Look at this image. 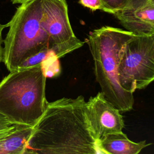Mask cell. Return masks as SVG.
Returning <instances> with one entry per match:
<instances>
[{
	"instance_id": "8",
	"label": "cell",
	"mask_w": 154,
	"mask_h": 154,
	"mask_svg": "<svg viewBox=\"0 0 154 154\" xmlns=\"http://www.w3.org/2000/svg\"><path fill=\"white\" fill-rule=\"evenodd\" d=\"M114 15L126 30L135 35L154 32V4L150 0H131Z\"/></svg>"
},
{
	"instance_id": "3",
	"label": "cell",
	"mask_w": 154,
	"mask_h": 154,
	"mask_svg": "<svg viewBox=\"0 0 154 154\" xmlns=\"http://www.w3.org/2000/svg\"><path fill=\"white\" fill-rule=\"evenodd\" d=\"M135 35L128 30L105 26L91 31L86 39L102 92L122 112L131 110L134 99L133 93L125 90L119 82V54L123 45Z\"/></svg>"
},
{
	"instance_id": "11",
	"label": "cell",
	"mask_w": 154,
	"mask_h": 154,
	"mask_svg": "<svg viewBox=\"0 0 154 154\" xmlns=\"http://www.w3.org/2000/svg\"><path fill=\"white\" fill-rule=\"evenodd\" d=\"M58 58L49 50L45 60L41 63L42 67L46 78H52L58 75L60 73V65Z\"/></svg>"
},
{
	"instance_id": "19",
	"label": "cell",
	"mask_w": 154,
	"mask_h": 154,
	"mask_svg": "<svg viewBox=\"0 0 154 154\" xmlns=\"http://www.w3.org/2000/svg\"><path fill=\"white\" fill-rule=\"evenodd\" d=\"M153 33H154V32H153Z\"/></svg>"
},
{
	"instance_id": "18",
	"label": "cell",
	"mask_w": 154,
	"mask_h": 154,
	"mask_svg": "<svg viewBox=\"0 0 154 154\" xmlns=\"http://www.w3.org/2000/svg\"><path fill=\"white\" fill-rule=\"evenodd\" d=\"M150 1L152 3H153V4H154V0H150Z\"/></svg>"
},
{
	"instance_id": "9",
	"label": "cell",
	"mask_w": 154,
	"mask_h": 154,
	"mask_svg": "<svg viewBox=\"0 0 154 154\" xmlns=\"http://www.w3.org/2000/svg\"><path fill=\"white\" fill-rule=\"evenodd\" d=\"M150 144L146 140L134 142L123 131L106 134L99 140L103 154H137Z\"/></svg>"
},
{
	"instance_id": "4",
	"label": "cell",
	"mask_w": 154,
	"mask_h": 154,
	"mask_svg": "<svg viewBox=\"0 0 154 154\" xmlns=\"http://www.w3.org/2000/svg\"><path fill=\"white\" fill-rule=\"evenodd\" d=\"M7 25L2 62L10 72L32 56L49 50L48 35L42 23V0L21 4Z\"/></svg>"
},
{
	"instance_id": "12",
	"label": "cell",
	"mask_w": 154,
	"mask_h": 154,
	"mask_svg": "<svg viewBox=\"0 0 154 154\" xmlns=\"http://www.w3.org/2000/svg\"><path fill=\"white\" fill-rule=\"evenodd\" d=\"M22 125H18L10 121L7 117L0 114V142L3 141Z\"/></svg>"
},
{
	"instance_id": "17",
	"label": "cell",
	"mask_w": 154,
	"mask_h": 154,
	"mask_svg": "<svg viewBox=\"0 0 154 154\" xmlns=\"http://www.w3.org/2000/svg\"><path fill=\"white\" fill-rule=\"evenodd\" d=\"M29 1H31V0H11L12 4H21L22 3L26 2Z\"/></svg>"
},
{
	"instance_id": "16",
	"label": "cell",
	"mask_w": 154,
	"mask_h": 154,
	"mask_svg": "<svg viewBox=\"0 0 154 154\" xmlns=\"http://www.w3.org/2000/svg\"><path fill=\"white\" fill-rule=\"evenodd\" d=\"M7 27H8L7 23L5 25L0 23V63L2 61V58H3V48L2 46V43L3 40L2 38V33L3 29Z\"/></svg>"
},
{
	"instance_id": "13",
	"label": "cell",
	"mask_w": 154,
	"mask_h": 154,
	"mask_svg": "<svg viewBox=\"0 0 154 154\" xmlns=\"http://www.w3.org/2000/svg\"><path fill=\"white\" fill-rule=\"evenodd\" d=\"M103 11L115 14L116 12L125 8L131 0H100Z\"/></svg>"
},
{
	"instance_id": "10",
	"label": "cell",
	"mask_w": 154,
	"mask_h": 154,
	"mask_svg": "<svg viewBox=\"0 0 154 154\" xmlns=\"http://www.w3.org/2000/svg\"><path fill=\"white\" fill-rule=\"evenodd\" d=\"M32 129L30 126L20 125L15 132L0 142V154H26Z\"/></svg>"
},
{
	"instance_id": "6",
	"label": "cell",
	"mask_w": 154,
	"mask_h": 154,
	"mask_svg": "<svg viewBox=\"0 0 154 154\" xmlns=\"http://www.w3.org/2000/svg\"><path fill=\"white\" fill-rule=\"evenodd\" d=\"M42 23L49 37V49L61 58L81 47L84 42L75 35L66 0H42Z\"/></svg>"
},
{
	"instance_id": "1",
	"label": "cell",
	"mask_w": 154,
	"mask_h": 154,
	"mask_svg": "<svg viewBox=\"0 0 154 154\" xmlns=\"http://www.w3.org/2000/svg\"><path fill=\"white\" fill-rule=\"evenodd\" d=\"M86 114L82 96L46 101L32 129L26 154H103Z\"/></svg>"
},
{
	"instance_id": "14",
	"label": "cell",
	"mask_w": 154,
	"mask_h": 154,
	"mask_svg": "<svg viewBox=\"0 0 154 154\" xmlns=\"http://www.w3.org/2000/svg\"><path fill=\"white\" fill-rule=\"evenodd\" d=\"M49 50L44 51L32 56L31 57L26 60L19 67H27L41 63L46 57L47 55L49 53Z\"/></svg>"
},
{
	"instance_id": "2",
	"label": "cell",
	"mask_w": 154,
	"mask_h": 154,
	"mask_svg": "<svg viewBox=\"0 0 154 154\" xmlns=\"http://www.w3.org/2000/svg\"><path fill=\"white\" fill-rule=\"evenodd\" d=\"M46 78L41 63L10 72L0 82V114L34 127L45 111Z\"/></svg>"
},
{
	"instance_id": "15",
	"label": "cell",
	"mask_w": 154,
	"mask_h": 154,
	"mask_svg": "<svg viewBox=\"0 0 154 154\" xmlns=\"http://www.w3.org/2000/svg\"><path fill=\"white\" fill-rule=\"evenodd\" d=\"M79 3L93 11L102 10V4L100 0H79Z\"/></svg>"
},
{
	"instance_id": "7",
	"label": "cell",
	"mask_w": 154,
	"mask_h": 154,
	"mask_svg": "<svg viewBox=\"0 0 154 154\" xmlns=\"http://www.w3.org/2000/svg\"><path fill=\"white\" fill-rule=\"evenodd\" d=\"M86 114L90 126L99 140L104 135L122 131L124 121L120 111L101 91L86 102Z\"/></svg>"
},
{
	"instance_id": "5",
	"label": "cell",
	"mask_w": 154,
	"mask_h": 154,
	"mask_svg": "<svg viewBox=\"0 0 154 154\" xmlns=\"http://www.w3.org/2000/svg\"><path fill=\"white\" fill-rule=\"evenodd\" d=\"M118 77L121 86L131 93L154 81V33L135 35L123 45Z\"/></svg>"
}]
</instances>
